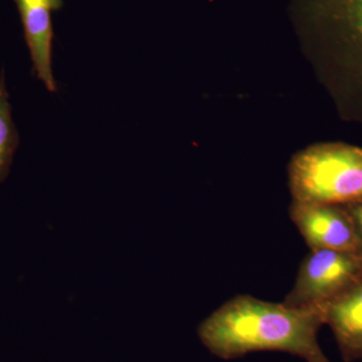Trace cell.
I'll return each mask as SVG.
<instances>
[{
  "instance_id": "6da1fadb",
  "label": "cell",
  "mask_w": 362,
  "mask_h": 362,
  "mask_svg": "<svg viewBox=\"0 0 362 362\" xmlns=\"http://www.w3.org/2000/svg\"><path fill=\"white\" fill-rule=\"evenodd\" d=\"M325 322V305L296 308L239 295L204 319L197 333L202 344L225 361L280 351L307 362H330L318 343Z\"/></svg>"
},
{
  "instance_id": "7a4b0ae2",
  "label": "cell",
  "mask_w": 362,
  "mask_h": 362,
  "mask_svg": "<svg viewBox=\"0 0 362 362\" xmlns=\"http://www.w3.org/2000/svg\"><path fill=\"white\" fill-rule=\"evenodd\" d=\"M294 6L362 117V0H296Z\"/></svg>"
},
{
  "instance_id": "3957f363",
  "label": "cell",
  "mask_w": 362,
  "mask_h": 362,
  "mask_svg": "<svg viewBox=\"0 0 362 362\" xmlns=\"http://www.w3.org/2000/svg\"><path fill=\"white\" fill-rule=\"evenodd\" d=\"M288 171L294 202L342 206L362 202V147L312 145L293 156Z\"/></svg>"
},
{
  "instance_id": "277c9868",
  "label": "cell",
  "mask_w": 362,
  "mask_h": 362,
  "mask_svg": "<svg viewBox=\"0 0 362 362\" xmlns=\"http://www.w3.org/2000/svg\"><path fill=\"white\" fill-rule=\"evenodd\" d=\"M362 278V252L316 250L300 265L283 303L296 308L320 306L341 296Z\"/></svg>"
},
{
  "instance_id": "5b68a950",
  "label": "cell",
  "mask_w": 362,
  "mask_h": 362,
  "mask_svg": "<svg viewBox=\"0 0 362 362\" xmlns=\"http://www.w3.org/2000/svg\"><path fill=\"white\" fill-rule=\"evenodd\" d=\"M290 218L311 251L362 252L356 223L346 206L293 201Z\"/></svg>"
},
{
  "instance_id": "8992f818",
  "label": "cell",
  "mask_w": 362,
  "mask_h": 362,
  "mask_svg": "<svg viewBox=\"0 0 362 362\" xmlns=\"http://www.w3.org/2000/svg\"><path fill=\"white\" fill-rule=\"evenodd\" d=\"M20 13L33 71L49 92L58 86L52 75V56L54 33L52 13L64 6L63 0H14Z\"/></svg>"
},
{
  "instance_id": "52a82bcc",
  "label": "cell",
  "mask_w": 362,
  "mask_h": 362,
  "mask_svg": "<svg viewBox=\"0 0 362 362\" xmlns=\"http://www.w3.org/2000/svg\"><path fill=\"white\" fill-rule=\"evenodd\" d=\"M325 319L343 361H362V278L341 296L325 305Z\"/></svg>"
},
{
  "instance_id": "ba28073f",
  "label": "cell",
  "mask_w": 362,
  "mask_h": 362,
  "mask_svg": "<svg viewBox=\"0 0 362 362\" xmlns=\"http://www.w3.org/2000/svg\"><path fill=\"white\" fill-rule=\"evenodd\" d=\"M18 141L20 137L14 125L6 77L2 71L0 76V182L8 173Z\"/></svg>"
},
{
  "instance_id": "9c48e42d",
  "label": "cell",
  "mask_w": 362,
  "mask_h": 362,
  "mask_svg": "<svg viewBox=\"0 0 362 362\" xmlns=\"http://www.w3.org/2000/svg\"><path fill=\"white\" fill-rule=\"evenodd\" d=\"M352 218H354V223H356L357 233H358L359 240L361 243L362 250V202L359 204H350L346 206Z\"/></svg>"
}]
</instances>
